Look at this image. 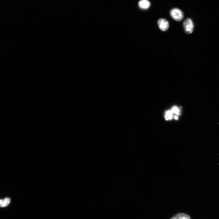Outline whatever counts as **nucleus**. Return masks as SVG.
Returning <instances> with one entry per match:
<instances>
[{
    "mask_svg": "<svg viewBox=\"0 0 219 219\" xmlns=\"http://www.w3.org/2000/svg\"><path fill=\"white\" fill-rule=\"evenodd\" d=\"M170 14L173 19L177 21H182L184 17L183 12L178 8L172 9L170 11Z\"/></svg>",
    "mask_w": 219,
    "mask_h": 219,
    "instance_id": "f257e3e1",
    "label": "nucleus"
},
{
    "mask_svg": "<svg viewBox=\"0 0 219 219\" xmlns=\"http://www.w3.org/2000/svg\"><path fill=\"white\" fill-rule=\"evenodd\" d=\"M183 27L184 32L187 34L192 33L194 28V24L192 20L190 18H187L184 21Z\"/></svg>",
    "mask_w": 219,
    "mask_h": 219,
    "instance_id": "f03ea898",
    "label": "nucleus"
},
{
    "mask_svg": "<svg viewBox=\"0 0 219 219\" xmlns=\"http://www.w3.org/2000/svg\"><path fill=\"white\" fill-rule=\"evenodd\" d=\"M158 24L160 29L163 32H165L169 28V22L164 18H161L159 19Z\"/></svg>",
    "mask_w": 219,
    "mask_h": 219,
    "instance_id": "7ed1b4c3",
    "label": "nucleus"
},
{
    "mask_svg": "<svg viewBox=\"0 0 219 219\" xmlns=\"http://www.w3.org/2000/svg\"><path fill=\"white\" fill-rule=\"evenodd\" d=\"M151 5V3L149 0H141L139 3L140 8L142 10L148 9Z\"/></svg>",
    "mask_w": 219,
    "mask_h": 219,
    "instance_id": "20e7f679",
    "label": "nucleus"
},
{
    "mask_svg": "<svg viewBox=\"0 0 219 219\" xmlns=\"http://www.w3.org/2000/svg\"><path fill=\"white\" fill-rule=\"evenodd\" d=\"M170 219H191L188 215L184 213H179L175 215Z\"/></svg>",
    "mask_w": 219,
    "mask_h": 219,
    "instance_id": "39448f33",
    "label": "nucleus"
},
{
    "mask_svg": "<svg viewBox=\"0 0 219 219\" xmlns=\"http://www.w3.org/2000/svg\"><path fill=\"white\" fill-rule=\"evenodd\" d=\"M10 199L9 198H6L3 199H0V207H7L10 204Z\"/></svg>",
    "mask_w": 219,
    "mask_h": 219,
    "instance_id": "423d86ee",
    "label": "nucleus"
},
{
    "mask_svg": "<svg viewBox=\"0 0 219 219\" xmlns=\"http://www.w3.org/2000/svg\"><path fill=\"white\" fill-rule=\"evenodd\" d=\"M172 113L173 112L171 111H168L166 112V115L168 116L169 119L171 120L173 116Z\"/></svg>",
    "mask_w": 219,
    "mask_h": 219,
    "instance_id": "0eeeda50",
    "label": "nucleus"
},
{
    "mask_svg": "<svg viewBox=\"0 0 219 219\" xmlns=\"http://www.w3.org/2000/svg\"><path fill=\"white\" fill-rule=\"evenodd\" d=\"M171 111L173 113H175L178 115L179 110L177 108L175 107L173 108Z\"/></svg>",
    "mask_w": 219,
    "mask_h": 219,
    "instance_id": "6e6552de",
    "label": "nucleus"
},
{
    "mask_svg": "<svg viewBox=\"0 0 219 219\" xmlns=\"http://www.w3.org/2000/svg\"><path fill=\"white\" fill-rule=\"evenodd\" d=\"M165 117L166 120H169V117H168V116L167 115H166H166L165 116Z\"/></svg>",
    "mask_w": 219,
    "mask_h": 219,
    "instance_id": "1a4fd4ad",
    "label": "nucleus"
},
{
    "mask_svg": "<svg viewBox=\"0 0 219 219\" xmlns=\"http://www.w3.org/2000/svg\"><path fill=\"white\" fill-rule=\"evenodd\" d=\"M174 118L175 120H178V118L177 116H174Z\"/></svg>",
    "mask_w": 219,
    "mask_h": 219,
    "instance_id": "9d476101",
    "label": "nucleus"
}]
</instances>
